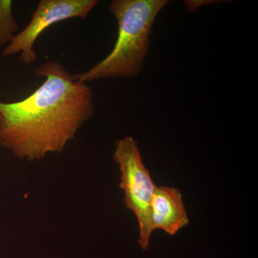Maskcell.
Instances as JSON below:
<instances>
[{
  "label": "cell",
  "instance_id": "8992f818",
  "mask_svg": "<svg viewBox=\"0 0 258 258\" xmlns=\"http://www.w3.org/2000/svg\"><path fill=\"white\" fill-rule=\"evenodd\" d=\"M18 30V23L13 13V2L0 0V47L9 45Z\"/></svg>",
  "mask_w": 258,
  "mask_h": 258
},
{
  "label": "cell",
  "instance_id": "277c9868",
  "mask_svg": "<svg viewBox=\"0 0 258 258\" xmlns=\"http://www.w3.org/2000/svg\"><path fill=\"white\" fill-rule=\"evenodd\" d=\"M98 3V0H40L30 23L5 47L3 56L8 57L21 52L24 63L35 62L37 55L33 47L42 32L69 19H86Z\"/></svg>",
  "mask_w": 258,
  "mask_h": 258
},
{
  "label": "cell",
  "instance_id": "6da1fadb",
  "mask_svg": "<svg viewBox=\"0 0 258 258\" xmlns=\"http://www.w3.org/2000/svg\"><path fill=\"white\" fill-rule=\"evenodd\" d=\"M35 74L45 81L32 94L21 101H0V145L29 161L62 152L94 114L92 88L60 62L46 61Z\"/></svg>",
  "mask_w": 258,
  "mask_h": 258
},
{
  "label": "cell",
  "instance_id": "7a4b0ae2",
  "mask_svg": "<svg viewBox=\"0 0 258 258\" xmlns=\"http://www.w3.org/2000/svg\"><path fill=\"white\" fill-rule=\"evenodd\" d=\"M167 0H113L110 12L116 19L118 37L111 52L96 66L74 75L80 82L109 78H133L142 72L149 54V36Z\"/></svg>",
  "mask_w": 258,
  "mask_h": 258
},
{
  "label": "cell",
  "instance_id": "3957f363",
  "mask_svg": "<svg viewBox=\"0 0 258 258\" xmlns=\"http://www.w3.org/2000/svg\"><path fill=\"white\" fill-rule=\"evenodd\" d=\"M113 160L120 171V188L124 193L123 203L138 220L139 242L144 250H149L153 230L150 205L156 185L142 160L137 141L126 137L115 142Z\"/></svg>",
  "mask_w": 258,
  "mask_h": 258
},
{
  "label": "cell",
  "instance_id": "5b68a950",
  "mask_svg": "<svg viewBox=\"0 0 258 258\" xmlns=\"http://www.w3.org/2000/svg\"><path fill=\"white\" fill-rule=\"evenodd\" d=\"M153 231L160 229L173 236L189 224V220L179 190L168 186H156L150 205Z\"/></svg>",
  "mask_w": 258,
  "mask_h": 258
}]
</instances>
